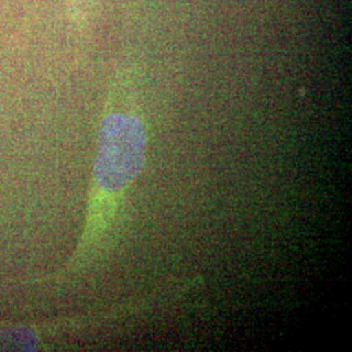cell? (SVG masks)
Here are the masks:
<instances>
[{
    "label": "cell",
    "instance_id": "cell-1",
    "mask_svg": "<svg viewBox=\"0 0 352 352\" xmlns=\"http://www.w3.org/2000/svg\"><path fill=\"white\" fill-rule=\"evenodd\" d=\"M146 132L132 113L111 111L102 120L82 235L60 270L24 280L25 285L63 286L93 269L109 250L128 190L145 164Z\"/></svg>",
    "mask_w": 352,
    "mask_h": 352
},
{
    "label": "cell",
    "instance_id": "cell-2",
    "mask_svg": "<svg viewBox=\"0 0 352 352\" xmlns=\"http://www.w3.org/2000/svg\"><path fill=\"white\" fill-rule=\"evenodd\" d=\"M139 309L140 304H128L88 315L43 321H0V351H43L67 336L111 325Z\"/></svg>",
    "mask_w": 352,
    "mask_h": 352
}]
</instances>
